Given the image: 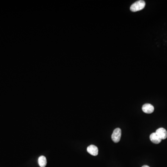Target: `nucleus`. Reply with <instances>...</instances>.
Instances as JSON below:
<instances>
[{"label":"nucleus","mask_w":167,"mask_h":167,"mask_svg":"<svg viewBox=\"0 0 167 167\" xmlns=\"http://www.w3.org/2000/svg\"><path fill=\"white\" fill-rule=\"evenodd\" d=\"M145 3L144 1H138L134 3L131 6L130 9L132 12H137L140 11L145 8Z\"/></svg>","instance_id":"obj_1"},{"label":"nucleus","mask_w":167,"mask_h":167,"mask_svg":"<svg viewBox=\"0 0 167 167\" xmlns=\"http://www.w3.org/2000/svg\"><path fill=\"white\" fill-rule=\"evenodd\" d=\"M122 134V131L119 128L115 129L113 131L112 135V139L114 143H118L120 140Z\"/></svg>","instance_id":"obj_2"},{"label":"nucleus","mask_w":167,"mask_h":167,"mask_svg":"<svg viewBox=\"0 0 167 167\" xmlns=\"http://www.w3.org/2000/svg\"><path fill=\"white\" fill-rule=\"evenodd\" d=\"M142 110L145 113L147 114H150L153 112L154 111V107L152 104H143L142 107Z\"/></svg>","instance_id":"obj_3"},{"label":"nucleus","mask_w":167,"mask_h":167,"mask_svg":"<svg viewBox=\"0 0 167 167\" xmlns=\"http://www.w3.org/2000/svg\"><path fill=\"white\" fill-rule=\"evenodd\" d=\"M156 133L162 140L165 139L167 137V131L163 128H160L156 131Z\"/></svg>","instance_id":"obj_4"},{"label":"nucleus","mask_w":167,"mask_h":167,"mask_svg":"<svg viewBox=\"0 0 167 167\" xmlns=\"http://www.w3.org/2000/svg\"><path fill=\"white\" fill-rule=\"evenodd\" d=\"M87 151L92 156H96L98 154V150L97 146L94 145H90L87 149Z\"/></svg>","instance_id":"obj_5"},{"label":"nucleus","mask_w":167,"mask_h":167,"mask_svg":"<svg viewBox=\"0 0 167 167\" xmlns=\"http://www.w3.org/2000/svg\"><path fill=\"white\" fill-rule=\"evenodd\" d=\"M150 141L154 144H158L162 141L161 138L156 134V132L152 133L150 135Z\"/></svg>","instance_id":"obj_6"},{"label":"nucleus","mask_w":167,"mask_h":167,"mask_svg":"<svg viewBox=\"0 0 167 167\" xmlns=\"http://www.w3.org/2000/svg\"><path fill=\"white\" fill-rule=\"evenodd\" d=\"M38 163L40 167H45L47 163V159L45 156H40L38 159Z\"/></svg>","instance_id":"obj_7"},{"label":"nucleus","mask_w":167,"mask_h":167,"mask_svg":"<svg viewBox=\"0 0 167 167\" xmlns=\"http://www.w3.org/2000/svg\"><path fill=\"white\" fill-rule=\"evenodd\" d=\"M142 167H150L149 166H148V165H143V166H142Z\"/></svg>","instance_id":"obj_8"}]
</instances>
